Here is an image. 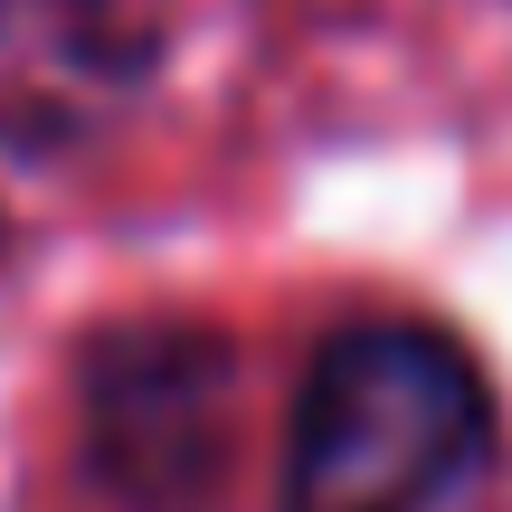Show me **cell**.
<instances>
[{
  "mask_svg": "<svg viewBox=\"0 0 512 512\" xmlns=\"http://www.w3.org/2000/svg\"><path fill=\"white\" fill-rule=\"evenodd\" d=\"M494 437L484 370L427 323H361L313 351L285 437V512H446Z\"/></svg>",
  "mask_w": 512,
  "mask_h": 512,
  "instance_id": "1",
  "label": "cell"
},
{
  "mask_svg": "<svg viewBox=\"0 0 512 512\" xmlns=\"http://www.w3.org/2000/svg\"><path fill=\"white\" fill-rule=\"evenodd\" d=\"M228 446V351L209 332H114L86 361V456L124 503H190Z\"/></svg>",
  "mask_w": 512,
  "mask_h": 512,
  "instance_id": "2",
  "label": "cell"
},
{
  "mask_svg": "<svg viewBox=\"0 0 512 512\" xmlns=\"http://www.w3.org/2000/svg\"><path fill=\"white\" fill-rule=\"evenodd\" d=\"M171 0H0V152L95 133L162 67Z\"/></svg>",
  "mask_w": 512,
  "mask_h": 512,
  "instance_id": "3",
  "label": "cell"
}]
</instances>
